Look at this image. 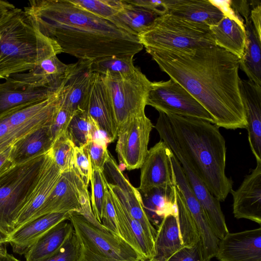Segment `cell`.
Segmentation results:
<instances>
[{
	"mask_svg": "<svg viewBox=\"0 0 261 261\" xmlns=\"http://www.w3.org/2000/svg\"><path fill=\"white\" fill-rule=\"evenodd\" d=\"M146 51L201 105L219 128H247L239 58L216 45Z\"/></svg>",
	"mask_w": 261,
	"mask_h": 261,
	"instance_id": "cell-1",
	"label": "cell"
},
{
	"mask_svg": "<svg viewBox=\"0 0 261 261\" xmlns=\"http://www.w3.org/2000/svg\"><path fill=\"white\" fill-rule=\"evenodd\" d=\"M23 10L42 34L58 44L62 53L79 60L134 57L143 48L138 36L70 0H32Z\"/></svg>",
	"mask_w": 261,
	"mask_h": 261,
	"instance_id": "cell-2",
	"label": "cell"
},
{
	"mask_svg": "<svg viewBox=\"0 0 261 261\" xmlns=\"http://www.w3.org/2000/svg\"><path fill=\"white\" fill-rule=\"evenodd\" d=\"M159 112L181 154L210 192L224 201L232 182L225 174L226 148L219 127L203 119Z\"/></svg>",
	"mask_w": 261,
	"mask_h": 261,
	"instance_id": "cell-3",
	"label": "cell"
},
{
	"mask_svg": "<svg viewBox=\"0 0 261 261\" xmlns=\"http://www.w3.org/2000/svg\"><path fill=\"white\" fill-rule=\"evenodd\" d=\"M58 46L23 10L15 8L0 24V80L32 69Z\"/></svg>",
	"mask_w": 261,
	"mask_h": 261,
	"instance_id": "cell-4",
	"label": "cell"
},
{
	"mask_svg": "<svg viewBox=\"0 0 261 261\" xmlns=\"http://www.w3.org/2000/svg\"><path fill=\"white\" fill-rule=\"evenodd\" d=\"M147 49H181L216 45L210 27L165 13L138 36Z\"/></svg>",
	"mask_w": 261,
	"mask_h": 261,
	"instance_id": "cell-5",
	"label": "cell"
},
{
	"mask_svg": "<svg viewBox=\"0 0 261 261\" xmlns=\"http://www.w3.org/2000/svg\"><path fill=\"white\" fill-rule=\"evenodd\" d=\"M47 153L13 165L0 175V227L9 233L38 182Z\"/></svg>",
	"mask_w": 261,
	"mask_h": 261,
	"instance_id": "cell-6",
	"label": "cell"
},
{
	"mask_svg": "<svg viewBox=\"0 0 261 261\" xmlns=\"http://www.w3.org/2000/svg\"><path fill=\"white\" fill-rule=\"evenodd\" d=\"M102 75L118 130L132 119L145 115L152 82L139 68L126 75L110 72Z\"/></svg>",
	"mask_w": 261,
	"mask_h": 261,
	"instance_id": "cell-7",
	"label": "cell"
},
{
	"mask_svg": "<svg viewBox=\"0 0 261 261\" xmlns=\"http://www.w3.org/2000/svg\"><path fill=\"white\" fill-rule=\"evenodd\" d=\"M63 82L49 97L15 109L0 117V153L32 131L50 125L62 103Z\"/></svg>",
	"mask_w": 261,
	"mask_h": 261,
	"instance_id": "cell-8",
	"label": "cell"
},
{
	"mask_svg": "<svg viewBox=\"0 0 261 261\" xmlns=\"http://www.w3.org/2000/svg\"><path fill=\"white\" fill-rule=\"evenodd\" d=\"M154 128L158 132L161 140L166 144L180 164L189 186L201 204L213 232L219 240L223 239L229 231L221 210L220 201L210 192L181 154L173 140L164 118L160 114Z\"/></svg>",
	"mask_w": 261,
	"mask_h": 261,
	"instance_id": "cell-9",
	"label": "cell"
},
{
	"mask_svg": "<svg viewBox=\"0 0 261 261\" xmlns=\"http://www.w3.org/2000/svg\"><path fill=\"white\" fill-rule=\"evenodd\" d=\"M146 105L158 112L201 119L214 124L213 117L201 105L171 79L151 82Z\"/></svg>",
	"mask_w": 261,
	"mask_h": 261,
	"instance_id": "cell-10",
	"label": "cell"
},
{
	"mask_svg": "<svg viewBox=\"0 0 261 261\" xmlns=\"http://www.w3.org/2000/svg\"><path fill=\"white\" fill-rule=\"evenodd\" d=\"M69 220L79 240L94 253L120 260H140L135 251L121 239L101 230L83 216L70 213Z\"/></svg>",
	"mask_w": 261,
	"mask_h": 261,
	"instance_id": "cell-11",
	"label": "cell"
},
{
	"mask_svg": "<svg viewBox=\"0 0 261 261\" xmlns=\"http://www.w3.org/2000/svg\"><path fill=\"white\" fill-rule=\"evenodd\" d=\"M146 115L132 119L118 130L116 151L119 163L128 170L140 168L148 149L153 128Z\"/></svg>",
	"mask_w": 261,
	"mask_h": 261,
	"instance_id": "cell-12",
	"label": "cell"
},
{
	"mask_svg": "<svg viewBox=\"0 0 261 261\" xmlns=\"http://www.w3.org/2000/svg\"><path fill=\"white\" fill-rule=\"evenodd\" d=\"M170 159L174 185L180 193L197 226L204 256L206 261H210L216 255L220 240L213 232L201 204L189 186L180 164L172 151Z\"/></svg>",
	"mask_w": 261,
	"mask_h": 261,
	"instance_id": "cell-13",
	"label": "cell"
},
{
	"mask_svg": "<svg viewBox=\"0 0 261 261\" xmlns=\"http://www.w3.org/2000/svg\"><path fill=\"white\" fill-rule=\"evenodd\" d=\"M105 170L115 183L108 182V188L117 195L130 215L141 224L147 234L154 241L156 229L150 222L145 212L140 192L123 174L111 154L105 164Z\"/></svg>",
	"mask_w": 261,
	"mask_h": 261,
	"instance_id": "cell-14",
	"label": "cell"
},
{
	"mask_svg": "<svg viewBox=\"0 0 261 261\" xmlns=\"http://www.w3.org/2000/svg\"><path fill=\"white\" fill-rule=\"evenodd\" d=\"M62 53L58 46L41 58L32 69L7 78L20 87L57 88L62 84L68 66L57 57Z\"/></svg>",
	"mask_w": 261,
	"mask_h": 261,
	"instance_id": "cell-15",
	"label": "cell"
},
{
	"mask_svg": "<svg viewBox=\"0 0 261 261\" xmlns=\"http://www.w3.org/2000/svg\"><path fill=\"white\" fill-rule=\"evenodd\" d=\"M92 61L79 60L68 64L63 80V97L62 106L71 113L85 111L86 99L93 72Z\"/></svg>",
	"mask_w": 261,
	"mask_h": 261,
	"instance_id": "cell-16",
	"label": "cell"
},
{
	"mask_svg": "<svg viewBox=\"0 0 261 261\" xmlns=\"http://www.w3.org/2000/svg\"><path fill=\"white\" fill-rule=\"evenodd\" d=\"M80 177L74 168L62 173L58 182L33 220L52 213L80 215L82 210L79 190Z\"/></svg>",
	"mask_w": 261,
	"mask_h": 261,
	"instance_id": "cell-17",
	"label": "cell"
},
{
	"mask_svg": "<svg viewBox=\"0 0 261 261\" xmlns=\"http://www.w3.org/2000/svg\"><path fill=\"white\" fill-rule=\"evenodd\" d=\"M170 153L168 146L161 140L148 149L140 168L139 191L145 192L155 187L174 185Z\"/></svg>",
	"mask_w": 261,
	"mask_h": 261,
	"instance_id": "cell-18",
	"label": "cell"
},
{
	"mask_svg": "<svg viewBox=\"0 0 261 261\" xmlns=\"http://www.w3.org/2000/svg\"><path fill=\"white\" fill-rule=\"evenodd\" d=\"M219 261H261V228L228 232L219 240Z\"/></svg>",
	"mask_w": 261,
	"mask_h": 261,
	"instance_id": "cell-19",
	"label": "cell"
},
{
	"mask_svg": "<svg viewBox=\"0 0 261 261\" xmlns=\"http://www.w3.org/2000/svg\"><path fill=\"white\" fill-rule=\"evenodd\" d=\"M233 214L261 224V162L247 175L237 190H231Z\"/></svg>",
	"mask_w": 261,
	"mask_h": 261,
	"instance_id": "cell-20",
	"label": "cell"
},
{
	"mask_svg": "<svg viewBox=\"0 0 261 261\" xmlns=\"http://www.w3.org/2000/svg\"><path fill=\"white\" fill-rule=\"evenodd\" d=\"M85 111L107 135L111 142L117 138L118 129L107 87L101 74L93 72Z\"/></svg>",
	"mask_w": 261,
	"mask_h": 261,
	"instance_id": "cell-21",
	"label": "cell"
},
{
	"mask_svg": "<svg viewBox=\"0 0 261 261\" xmlns=\"http://www.w3.org/2000/svg\"><path fill=\"white\" fill-rule=\"evenodd\" d=\"M108 190L115 210L122 239L135 251L140 260L154 257V241L141 224L130 215L117 195L111 190Z\"/></svg>",
	"mask_w": 261,
	"mask_h": 261,
	"instance_id": "cell-22",
	"label": "cell"
},
{
	"mask_svg": "<svg viewBox=\"0 0 261 261\" xmlns=\"http://www.w3.org/2000/svg\"><path fill=\"white\" fill-rule=\"evenodd\" d=\"M61 173L55 164L49 150L38 182L27 202L20 211L11 232L34 219L58 182Z\"/></svg>",
	"mask_w": 261,
	"mask_h": 261,
	"instance_id": "cell-23",
	"label": "cell"
},
{
	"mask_svg": "<svg viewBox=\"0 0 261 261\" xmlns=\"http://www.w3.org/2000/svg\"><path fill=\"white\" fill-rule=\"evenodd\" d=\"M240 89L250 147L256 162H261V87L249 80L241 79Z\"/></svg>",
	"mask_w": 261,
	"mask_h": 261,
	"instance_id": "cell-24",
	"label": "cell"
},
{
	"mask_svg": "<svg viewBox=\"0 0 261 261\" xmlns=\"http://www.w3.org/2000/svg\"><path fill=\"white\" fill-rule=\"evenodd\" d=\"M69 213L41 216L10 233L8 243L14 252L22 255L40 238L61 222L69 220Z\"/></svg>",
	"mask_w": 261,
	"mask_h": 261,
	"instance_id": "cell-25",
	"label": "cell"
},
{
	"mask_svg": "<svg viewBox=\"0 0 261 261\" xmlns=\"http://www.w3.org/2000/svg\"><path fill=\"white\" fill-rule=\"evenodd\" d=\"M165 12L212 27L224 16L210 0H163Z\"/></svg>",
	"mask_w": 261,
	"mask_h": 261,
	"instance_id": "cell-26",
	"label": "cell"
},
{
	"mask_svg": "<svg viewBox=\"0 0 261 261\" xmlns=\"http://www.w3.org/2000/svg\"><path fill=\"white\" fill-rule=\"evenodd\" d=\"M0 82V117L15 109L43 100L58 89L20 87L9 78ZM62 85V84H61Z\"/></svg>",
	"mask_w": 261,
	"mask_h": 261,
	"instance_id": "cell-27",
	"label": "cell"
},
{
	"mask_svg": "<svg viewBox=\"0 0 261 261\" xmlns=\"http://www.w3.org/2000/svg\"><path fill=\"white\" fill-rule=\"evenodd\" d=\"M49 126L35 129L13 144L10 154L13 165L24 163L49 151L54 142Z\"/></svg>",
	"mask_w": 261,
	"mask_h": 261,
	"instance_id": "cell-28",
	"label": "cell"
},
{
	"mask_svg": "<svg viewBox=\"0 0 261 261\" xmlns=\"http://www.w3.org/2000/svg\"><path fill=\"white\" fill-rule=\"evenodd\" d=\"M140 193L145 212L156 229L165 217L177 213L174 185L155 187Z\"/></svg>",
	"mask_w": 261,
	"mask_h": 261,
	"instance_id": "cell-29",
	"label": "cell"
},
{
	"mask_svg": "<svg viewBox=\"0 0 261 261\" xmlns=\"http://www.w3.org/2000/svg\"><path fill=\"white\" fill-rule=\"evenodd\" d=\"M74 229L69 220L60 222L40 238L24 254L26 261H42L65 244Z\"/></svg>",
	"mask_w": 261,
	"mask_h": 261,
	"instance_id": "cell-30",
	"label": "cell"
},
{
	"mask_svg": "<svg viewBox=\"0 0 261 261\" xmlns=\"http://www.w3.org/2000/svg\"><path fill=\"white\" fill-rule=\"evenodd\" d=\"M210 28L216 45L239 59L242 57L246 42L245 25L225 16L217 24Z\"/></svg>",
	"mask_w": 261,
	"mask_h": 261,
	"instance_id": "cell-31",
	"label": "cell"
},
{
	"mask_svg": "<svg viewBox=\"0 0 261 261\" xmlns=\"http://www.w3.org/2000/svg\"><path fill=\"white\" fill-rule=\"evenodd\" d=\"M155 256L166 261L184 246L176 213L165 217L158 228L154 240Z\"/></svg>",
	"mask_w": 261,
	"mask_h": 261,
	"instance_id": "cell-32",
	"label": "cell"
},
{
	"mask_svg": "<svg viewBox=\"0 0 261 261\" xmlns=\"http://www.w3.org/2000/svg\"><path fill=\"white\" fill-rule=\"evenodd\" d=\"M161 15L154 11L125 2L124 7L108 20L118 28L138 37Z\"/></svg>",
	"mask_w": 261,
	"mask_h": 261,
	"instance_id": "cell-33",
	"label": "cell"
},
{
	"mask_svg": "<svg viewBox=\"0 0 261 261\" xmlns=\"http://www.w3.org/2000/svg\"><path fill=\"white\" fill-rule=\"evenodd\" d=\"M245 20L246 42L243 55L240 59V67L249 80L261 87V40L256 34L250 16Z\"/></svg>",
	"mask_w": 261,
	"mask_h": 261,
	"instance_id": "cell-34",
	"label": "cell"
},
{
	"mask_svg": "<svg viewBox=\"0 0 261 261\" xmlns=\"http://www.w3.org/2000/svg\"><path fill=\"white\" fill-rule=\"evenodd\" d=\"M175 188L177 219L182 244L184 246H192L200 241L198 230L180 193Z\"/></svg>",
	"mask_w": 261,
	"mask_h": 261,
	"instance_id": "cell-35",
	"label": "cell"
},
{
	"mask_svg": "<svg viewBox=\"0 0 261 261\" xmlns=\"http://www.w3.org/2000/svg\"><path fill=\"white\" fill-rule=\"evenodd\" d=\"M133 56H111L92 61L91 69L93 72L104 74L106 72L123 75L131 74L138 67L134 65Z\"/></svg>",
	"mask_w": 261,
	"mask_h": 261,
	"instance_id": "cell-36",
	"label": "cell"
},
{
	"mask_svg": "<svg viewBox=\"0 0 261 261\" xmlns=\"http://www.w3.org/2000/svg\"><path fill=\"white\" fill-rule=\"evenodd\" d=\"M74 148L75 146L67 132L54 141L50 151L61 173L70 171L74 168Z\"/></svg>",
	"mask_w": 261,
	"mask_h": 261,
	"instance_id": "cell-37",
	"label": "cell"
},
{
	"mask_svg": "<svg viewBox=\"0 0 261 261\" xmlns=\"http://www.w3.org/2000/svg\"><path fill=\"white\" fill-rule=\"evenodd\" d=\"M91 118L85 111H78L68 126V135L75 147H81L91 139Z\"/></svg>",
	"mask_w": 261,
	"mask_h": 261,
	"instance_id": "cell-38",
	"label": "cell"
},
{
	"mask_svg": "<svg viewBox=\"0 0 261 261\" xmlns=\"http://www.w3.org/2000/svg\"><path fill=\"white\" fill-rule=\"evenodd\" d=\"M83 9L103 19L108 20L125 5L124 0H70Z\"/></svg>",
	"mask_w": 261,
	"mask_h": 261,
	"instance_id": "cell-39",
	"label": "cell"
},
{
	"mask_svg": "<svg viewBox=\"0 0 261 261\" xmlns=\"http://www.w3.org/2000/svg\"><path fill=\"white\" fill-rule=\"evenodd\" d=\"M104 173V171L94 170L90 181L91 188L90 200L92 210L95 218L101 224L103 206L108 189V181Z\"/></svg>",
	"mask_w": 261,
	"mask_h": 261,
	"instance_id": "cell-40",
	"label": "cell"
},
{
	"mask_svg": "<svg viewBox=\"0 0 261 261\" xmlns=\"http://www.w3.org/2000/svg\"><path fill=\"white\" fill-rule=\"evenodd\" d=\"M107 145L89 140L83 146L88 155L93 170H98L104 171L105 164L108 161L110 153Z\"/></svg>",
	"mask_w": 261,
	"mask_h": 261,
	"instance_id": "cell-41",
	"label": "cell"
},
{
	"mask_svg": "<svg viewBox=\"0 0 261 261\" xmlns=\"http://www.w3.org/2000/svg\"><path fill=\"white\" fill-rule=\"evenodd\" d=\"M101 225L107 231L122 239L115 210L108 189L103 206Z\"/></svg>",
	"mask_w": 261,
	"mask_h": 261,
	"instance_id": "cell-42",
	"label": "cell"
},
{
	"mask_svg": "<svg viewBox=\"0 0 261 261\" xmlns=\"http://www.w3.org/2000/svg\"><path fill=\"white\" fill-rule=\"evenodd\" d=\"M81 245L74 231L55 254L42 261H78Z\"/></svg>",
	"mask_w": 261,
	"mask_h": 261,
	"instance_id": "cell-43",
	"label": "cell"
},
{
	"mask_svg": "<svg viewBox=\"0 0 261 261\" xmlns=\"http://www.w3.org/2000/svg\"><path fill=\"white\" fill-rule=\"evenodd\" d=\"M61 104L56 110L49 126L53 141L67 132L69 122L74 115L62 107Z\"/></svg>",
	"mask_w": 261,
	"mask_h": 261,
	"instance_id": "cell-44",
	"label": "cell"
},
{
	"mask_svg": "<svg viewBox=\"0 0 261 261\" xmlns=\"http://www.w3.org/2000/svg\"><path fill=\"white\" fill-rule=\"evenodd\" d=\"M74 168L82 177L86 185L88 187L92 179L93 170L83 147L75 146Z\"/></svg>",
	"mask_w": 261,
	"mask_h": 261,
	"instance_id": "cell-45",
	"label": "cell"
},
{
	"mask_svg": "<svg viewBox=\"0 0 261 261\" xmlns=\"http://www.w3.org/2000/svg\"><path fill=\"white\" fill-rule=\"evenodd\" d=\"M166 261H206L201 242L192 246H184Z\"/></svg>",
	"mask_w": 261,
	"mask_h": 261,
	"instance_id": "cell-46",
	"label": "cell"
},
{
	"mask_svg": "<svg viewBox=\"0 0 261 261\" xmlns=\"http://www.w3.org/2000/svg\"><path fill=\"white\" fill-rule=\"evenodd\" d=\"M81 245L80 254L78 261H139L140 259L120 260L102 256L94 253L87 248L80 241Z\"/></svg>",
	"mask_w": 261,
	"mask_h": 261,
	"instance_id": "cell-47",
	"label": "cell"
},
{
	"mask_svg": "<svg viewBox=\"0 0 261 261\" xmlns=\"http://www.w3.org/2000/svg\"><path fill=\"white\" fill-rule=\"evenodd\" d=\"M250 19L258 38L261 40L260 21L261 3L260 1H251Z\"/></svg>",
	"mask_w": 261,
	"mask_h": 261,
	"instance_id": "cell-48",
	"label": "cell"
},
{
	"mask_svg": "<svg viewBox=\"0 0 261 261\" xmlns=\"http://www.w3.org/2000/svg\"><path fill=\"white\" fill-rule=\"evenodd\" d=\"M127 3L150 9L163 14L165 13L163 1L153 0H124Z\"/></svg>",
	"mask_w": 261,
	"mask_h": 261,
	"instance_id": "cell-49",
	"label": "cell"
},
{
	"mask_svg": "<svg viewBox=\"0 0 261 261\" xmlns=\"http://www.w3.org/2000/svg\"><path fill=\"white\" fill-rule=\"evenodd\" d=\"M11 147H9L0 153V175L13 165L10 160Z\"/></svg>",
	"mask_w": 261,
	"mask_h": 261,
	"instance_id": "cell-50",
	"label": "cell"
},
{
	"mask_svg": "<svg viewBox=\"0 0 261 261\" xmlns=\"http://www.w3.org/2000/svg\"><path fill=\"white\" fill-rule=\"evenodd\" d=\"M15 8L12 4L0 0V24Z\"/></svg>",
	"mask_w": 261,
	"mask_h": 261,
	"instance_id": "cell-51",
	"label": "cell"
},
{
	"mask_svg": "<svg viewBox=\"0 0 261 261\" xmlns=\"http://www.w3.org/2000/svg\"><path fill=\"white\" fill-rule=\"evenodd\" d=\"M0 261H20L13 255L7 252L5 247L0 248Z\"/></svg>",
	"mask_w": 261,
	"mask_h": 261,
	"instance_id": "cell-52",
	"label": "cell"
},
{
	"mask_svg": "<svg viewBox=\"0 0 261 261\" xmlns=\"http://www.w3.org/2000/svg\"><path fill=\"white\" fill-rule=\"evenodd\" d=\"M10 233L0 227V248L8 243Z\"/></svg>",
	"mask_w": 261,
	"mask_h": 261,
	"instance_id": "cell-53",
	"label": "cell"
},
{
	"mask_svg": "<svg viewBox=\"0 0 261 261\" xmlns=\"http://www.w3.org/2000/svg\"><path fill=\"white\" fill-rule=\"evenodd\" d=\"M139 261H160L155 257H152L148 259L140 260Z\"/></svg>",
	"mask_w": 261,
	"mask_h": 261,
	"instance_id": "cell-54",
	"label": "cell"
}]
</instances>
